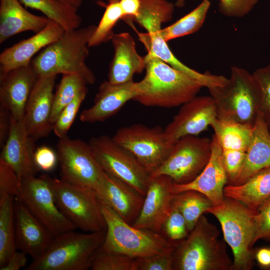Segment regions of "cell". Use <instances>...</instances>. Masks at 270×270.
<instances>
[{"label": "cell", "mask_w": 270, "mask_h": 270, "mask_svg": "<svg viewBox=\"0 0 270 270\" xmlns=\"http://www.w3.org/2000/svg\"><path fill=\"white\" fill-rule=\"evenodd\" d=\"M141 92L134 100L146 106L171 108L196 97L204 85L198 80L148 54Z\"/></svg>", "instance_id": "obj_1"}, {"label": "cell", "mask_w": 270, "mask_h": 270, "mask_svg": "<svg viewBox=\"0 0 270 270\" xmlns=\"http://www.w3.org/2000/svg\"><path fill=\"white\" fill-rule=\"evenodd\" d=\"M96 26L90 25L65 31L57 40L48 46L31 61L38 76L74 74L93 84L96 77L86 63L88 42Z\"/></svg>", "instance_id": "obj_2"}, {"label": "cell", "mask_w": 270, "mask_h": 270, "mask_svg": "<svg viewBox=\"0 0 270 270\" xmlns=\"http://www.w3.org/2000/svg\"><path fill=\"white\" fill-rule=\"evenodd\" d=\"M220 232L202 214L184 239L178 241L172 254V270H232Z\"/></svg>", "instance_id": "obj_3"}, {"label": "cell", "mask_w": 270, "mask_h": 270, "mask_svg": "<svg viewBox=\"0 0 270 270\" xmlns=\"http://www.w3.org/2000/svg\"><path fill=\"white\" fill-rule=\"evenodd\" d=\"M206 212L220 223L224 240L233 253L232 270H251L255 256L252 248L258 226V212L224 196L220 205L212 206Z\"/></svg>", "instance_id": "obj_4"}, {"label": "cell", "mask_w": 270, "mask_h": 270, "mask_svg": "<svg viewBox=\"0 0 270 270\" xmlns=\"http://www.w3.org/2000/svg\"><path fill=\"white\" fill-rule=\"evenodd\" d=\"M106 231L102 250L137 258L162 254L176 246L162 233L138 228L124 220L105 200L100 198Z\"/></svg>", "instance_id": "obj_5"}, {"label": "cell", "mask_w": 270, "mask_h": 270, "mask_svg": "<svg viewBox=\"0 0 270 270\" xmlns=\"http://www.w3.org/2000/svg\"><path fill=\"white\" fill-rule=\"evenodd\" d=\"M208 90L215 101L218 120L254 126L260 113V98L252 74L232 66L224 84Z\"/></svg>", "instance_id": "obj_6"}, {"label": "cell", "mask_w": 270, "mask_h": 270, "mask_svg": "<svg viewBox=\"0 0 270 270\" xmlns=\"http://www.w3.org/2000/svg\"><path fill=\"white\" fill-rule=\"evenodd\" d=\"M70 230L54 237L45 252L26 270H87L102 244L106 231L80 233Z\"/></svg>", "instance_id": "obj_7"}, {"label": "cell", "mask_w": 270, "mask_h": 270, "mask_svg": "<svg viewBox=\"0 0 270 270\" xmlns=\"http://www.w3.org/2000/svg\"><path fill=\"white\" fill-rule=\"evenodd\" d=\"M57 205L77 228L84 232L106 231L100 198L93 190L49 176Z\"/></svg>", "instance_id": "obj_8"}, {"label": "cell", "mask_w": 270, "mask_h": 270, "mask_svg": "<svg viewBox=\"0 0 270 270\" xmlns=\"http://www.w3.org/2000/svg\"><path fill=\"white\" fill-rule=\"evenodd\" d=\"M56 154L62 179L74 185L92 189L102 198L105 172L88 143L66 136L59 138Z\"/></svg>", "instance_id": "obj_9"}, {"label": "cell", "mask_w": 270, "mask_h": 270, "mask_svg": "<svg viewBox=\"0 0 270 270\" xmlns=\"http://www.w3.org/2000/svg\"><path fill=\"white\" fill-rule=\"evenodd\" d=\"M112 138L130 152L150 176L166 159L174 144L167 139L164 128L140 124L122 127Z\"/></svg>", "instance_id": "obj_10"}, {"label": "cell", "mask_w": 270, "mask_h": 270, "mask_svg": "<svg viewBox=\"0 0 270 270\" xmlns=\"http://www.w3.org/2000/svg\"><path fill=\"white\" fill-rule=\"evenodd\" d=\"M212 152V140L196 136L180 138L164 162L150 177L166 175L174 184H182L195 179L208 163Z\"/></svg>", "instance_id": "obj_11"}, {"label": "cell", "mask_w": 270, "mask_h": 270, "mask_svg": "<svg viewBox=\"0 0 270 270\" xmlns=\"http://www.w3.org/2000/svg\"><path fill=\"white\" fill-rule=\"evenodd\" d=\"M88 144L104 172L146 195L150 176L130 152L105 135L91 138Z\"/></svg>", "instance_id": "obj_12"}, {"label": "cell", "mask_w": 270, "mask_h": 270, "mask_svg": "<svg viewBox=\"0 0 270 270\" xmlns=\"http://www.w3.org/2000/svg\"><path fill=\"white\" fill-rule=\"evenodd\" d=\"M17 198L54 237L77 228L58 207L49 176L42 174L21 180Z\"/></svg>", "instance_id": "obj_13"}, {"label": "cell", "mask_w": 270, "mask_h": 270, "mask_svg": "<svg viewBox=\"0 0 270 270\" xmlns=\"http://www.w3.org/2000/svg\"><path fill=\"white\" fill-rule=\"evenodd\" d=\"M214 100L210 96H196L181 106L178 112L164 128L167 139L175 144L186 136H197L217 120Z\"/></svg>", "instance_id": "obj_14"}, {"label": "cell", "mask_w": 270, "mask_h": 270, "mask_svg": "<svg viewBox=\"0 0 270 270\" xmlns=\"http://www.w3.org/2000/svg\"><path fill=\"white\" fill-rule=\"evenodd\" d=\"M56 76H38L28 99L23 120L34 140L46 137L52 131L50 117Z\"/></svg>", "instance_id": "obj_15"}, {"label": "cell", "mask_w": 270, "mask_h": 270, "mask_svg": "<svg viewBox=\"0 0 270 270\" xmlns=\"http://www.w3.org/2000/svg\"><path fill=\"white\" fill-rule=\"evenodd\" d=\"M174 182L168 176L150 177L140 213L131 224L161 233L162 224L172 208Z\"/></svg>", "instance_id": "obj_16"}, {"label": "cell", "mask_w": 270, "mask_h": 270, "mask_svg": "<svg viewBox=\"0 0 270 270\" xmlns=\"http://www.w3.org/2000/svg\"><path fill=\"white\" fill-rule=\"evenodd\" d=\"M34 140L29 136L23 119L18 120L11 116L9 134L0 158L14 170L20 181L36 176L40 170L34 160Z\"/></svg>", "instance_id": "obj_17"}, {"label": "cell", "mask_w": 270, "mask_h": 270, "mask_svg": "<svg viewBox=\"0 0 270 270\" xmlns=\"http://www.w3.org/2000/svg\"><path fill=\"white\" fill-rule=\"evenodd\" d=\"M141 92L140 82L132 80L121 84L104 81L99 86L94 104L82 111L80 120L86 123L102 122L117 113L129 100Z\"/></svg>", "instance_id": "obj_18"}, {"label": "cell", "mask_w": 270, "mask_h": 270, "mask_svg": "<svg viewBox=\"0 0 270 270\" xmlns=\"http://www.w3.org/2000/svg\"><path fill=\"white\" fill-rule=\"evenodd\" d=\"M210 160L200 174L192 182L182 184H173L174 194L195 190L206 196L213 206L220 205L224 200V190L228 178L222 159V148L214 134L212 137Z\"/></svg>", "instance_id": "obj_19"}, {"label": "cell", "mask_w": 270, "mask_h": 270, "mask_svg": "<svg viewBox=\"0 0 270 270\" xmlns=\"http://www.w3.org/2000/svg\"><path fill=\"white\" fill-rule=\"evenodd\" d=\"M38 76L31 63L0 75V103L15 120H21Z\"/></svg>", "instance_id": "obj_20"}, {"label": "cell", "mask_w": 270, "mask_h": 270, "mask_svg": "<svg viewBox=\"0 0 270 270\" xmlns=\"http://www.w3.org/2000/svg\"><path fill=\"white\" fill-rule=\"evenodd\" d=\"M14 212L16 248L35 259L45 252L54 236L24 204L16 198Z\"/></svg>", "instance_id": "obj_21"}, {"label": "cell", "mask_w": 270, "mask_h": 270, "mask_svg": "<svg viewBox=\"0 0 270 270\" xmlns=\"http://www.w3.org/2000/svg\"><path fill=\"white\" fill-rule=\"evenodd\" d=\"M64 32L60 24L50 20L33 36L6 48L0 54V75L30 64L38 52L57 40Z\"/></svg>", "instance_id": "obj_22"}, {"label": "cell", "mask_w": 270, "mask_h": 270, "mask_svg": "<svg viewBox=\"0 0 270 270\" xmlns=\"http://www.w3.org/2000/svg\"><path fill=\"white\" fill-rule=\"evenodd\" d=\"M110 40L114 55L110 66L108 81L121 84L132 80L134 74L141 73L145 69L144 56L138 54L135 42L128 32L114 34Z\"/></svg>", "instance_id": "obj_23"}, {"label": "cell", "mask_w": 270, "mask_h": 270, "mask_svg": "<svg viewBox=\"0 0 270 270\" xmlns=\"http://www.w3.org/2000/svg\"><path fill=\"white\" fill-rule=\"evenodd\" d=\"M145 196L128 184L105 172L102 199L120 217L132 224L138 217Z\"/></svg>", "instance_id": "obj_24"}, {"label": "cell", "mask_w": 270, "mask_h": 270, "mask_svg": "<svg viewBox=\"0 0 270 270\" xmlns=\"http://www.w3.org/2000/svg\"><path fill=\"white\" fill-rule=\"evenodd\" d=\"M50 20L46 16L30 12L19 0H0V44L24 32L37 33L44 28Z\"/></svg>", "instance_id": "obj_25"}, {"label": "cell", "mask_w": 270, "mask_h": 270, "mask_svg": "<svg viewBox=\"0 0 270 270\" xmlns=\"http://www.w3.org/2000/svg\"><path fill=\"white\" fill-rule=\"evenodd\" d=\"M270 166V132L260 113L254 126L252 135L246 151L242 170L235 182L244 183L258 171Z\"/></svg>", "instance_id": "obj_26"}, {"label": "cell", "mask_w": 270, "mask_h": 270, "mask_svg": "<svg viewBox=\"0 0 270 270\" xmlns=\"http://www.w3.org/2000/svg\"><path fill=\"white\" fill-rule=\"evenodd\" d=\"M224 194V196L257 211L270 196V166L258 171L242 184H226Z\"/></svg>", "instance_id": "obj_27"}, {"label": "cell", "mask_w": 270, "mask_h": 270, "mask_svg": "<svg viewBox=\"0 0 270 270\" xmlns=\"http://www.w3.org/2000/svg\"><path fill=\"white\" fill-rule=\"evenodd\" d=\"M26 7L41 12L68 31L79 28L82 18L78 10L62 0H19Z\"/></svg>", "instance_id": "obj_28"}, {"label": "cell", "mask_w": 270, "mask_h": 270, "mask_svg": "<svg viewBox=\"0 0 270 270\" xmlns=\"http://www.w3.org/2000/svg\"><path fill=\"white\" fill-rule=\"evenodd\" d=\"M210 126L222 150L246 151L252 139L254 126L217 118Z\"/></svg>", "instance_id": "obj_29"}, {"label": "cell", "mask_w": 270, "mask_h": 270, "mask_svg": "<svg viewBox=\"0 0 270 270\" xmlns=\"http://www.w3.org/2000/svg\"><path fill=\"white\" fill-rule=\"evenodd\" d=\"M14 202L12 196L0 200V268L16 249Z\"/></svg>", "instance_id": "obj_30"}, {"label": "cell", "mask_w": 270, "mask_h": 270, "mask_svg": "<svg viewBox=\"0 0 270 270\" xmlns=\"http://www.w3.org/2000/svg\"><path fill=\"white\" fill-rule=\"evenodd\" d=\"M172 206L177 209L184 217L190 232L200 218L213 205L202 193L190 190L174 194Z\"/></svg>", "instance_id": "obj_31"}, {"label": "cell", "mask_w": 270, "mask_h": 270, "mask_svg": "<svg viewBox=\"0 0 270 270\" xmlns=\"http://www.w3.org/2000/svg\"><path fill=\"white\" fill-rule=\"evenodd\" d=\"M210 4L208 0H203L190 12L172 24L162 29V35L164 40L168 42L198 31L205 21Z\"/></svg>", "instance_id": "obj_32"}, {"label": "cell", "mask_w": 270, "mask_h": 270, "mask_svg": "<svg viewBox=\"0 0 270 270\" xmlns=\"http://www.w3.org/2000/svg\"><path fill=\"white\" fill-rule=\"evenodd\" d=\"M88 83L82 78L74 74H62L54 94L50 121L52 124L64 108L69 104L78 93L86 88Z\"/></svg>", "instance_id": "obj_33"}, {"label": "cell", "mask_w": 270, "mask_h": 270, "mask_svg": "<svg viewBox=\"0 0 270 270\" xmlns=\"http://www.w3.org/2000/svg\"><path fill=\"white\" fill-rule=\"evenodd\" d=\"M119 0H109L108 3L104 5V12L90 39L88 47L96 46L111 40L114 34V28L123 17Z\"/></svg>", "instance_id": "obj_34"}, {"label": "cell", "mask_w": 270, "mask_h": 270, "mask_svg": "<svg viewBox=\"0 0 270 270\" xmlns=\"http://www.w3.org/2000/svg\"><path fill=\"white\" fill-rule=\"evenodd\" d=\"M92 270H138L136 258L102 250L95 253L92 262Z\"/></svg>", "instance_id": "obj_35"}, {"label": "cell", "mask_w": 270, "mask_h": 270, "mask_svg": "<svg viewBox=\"0 0 270 270\" xmlns=\"http://www.w3.org/2000/svg\"><path fill=\"white\" fill-rule=\"evenodd\" d=\"M87 93L86 87L80 90L73 100L65 106L60 114L52 128V131L59 138L67 136Z\"/></svg>", "instance_id": "obj_36"}, {"label": "cell", "mask_w": 270, "mask_h": 270, "mask_svg": "<svg viewBox=\"0 0 270 270\" xmlns=\"http://www.w3.org/2000/svg\"><path fill=\"white\" fill-rule=\"evenodd\" d=\"M252 75L260 92V113L270 132V64L256 69Z\"/></svg>", "instance_id": "obj_37"}, {"label": "cell", "mask_w": 270, "mask_h": 270, "mask_svg": "<svg viewBox=\"0 0 270 270\" xmlns=\"http://www.w3.org/2000/svg\"><path fill=\"white\" fill-rule=\"evenodd\" d=\"M161 233L172 242L180 241L190 233L184 217L172 206L162 224Z\"/></svg>", "instance_id": "obj_38"}, {"label": "cell", "mask_w": 270, "mask_h": 270, "mask_svg": "<svg viewBox=\"0 0 270 270\" xmlns=\"http://www.w3.org/2000/svg\"><path fill=\"white\" fill-rule=\"evenodd\" d=\"M21 181L14 170L0 158V200L8 196L17 198L20 192Z\"/></svg>", "instance_id": "obj_39"}, {"label": "cell", "mask_w": 270, "mask_h": 270, "mask_svg": "<svg viewBox=\"0 0 270 270\" xmlns=\"http://www.w3.org/2000/svg\"><path fill=\"white\" fill-rule=\"evenodd\" d=\"M222 162L228 178V184H233L242 170L246 151L222 149Z\"/></svg>", "instance_id": "obj_40"}, {"label": "cell", "mask_w": 270, "mask_h": 270, "mask_svg": "<svg viewBox=\"0 0 270 270\" xmlns=\"http://www.w3.org/2000/svg\"><path fill=\"white\" fill-rule=\"evenodd\" d=\"M174 248L162 254L136 258L138 270H172Z\"/></svg>", "instance_id": "obj_41"}, {"label": "cell", "mask_w": 270, "mask_h": 270, "mask_svg": "<svg viewBox=\"0 0 270 270\" xmlns=\"http://www.w3.org/2000/svg\"><path fill=\"white\" fill-rule=\"evenodd\" d=\"M219 10L230 17L242 18L249 13L258 0H219Z\"/></svg>", "instance_id": "obj_42"}, {"label": "cell", "mask_w": 270, "mask_h": 270, "mask_svg": "<svg viewBox=\"0 0 270 270\" xmlns=\"http://www.w3.org/2000/svg\"><path fill=\"white\" fill-rule=\"evenodd\" d=\"M257 212L258 226L254 244L260 239L270 240V196L259 207Z\"/></svg>", "instance_id": "obj_43"}, {"label": "cell", "mask_w": 270, "mask_h": 270, "mask_svg": "<svg viewBox=\"0 0 270 270\" xmlns=\"http://www.w3.org/2000/svg\"><path fill=\"white\" fill-rule=\"evenodd\" d=\"M34 160L40 170L49 172L54 168L58 158L56 152L50 148L43 146L36 148Z\"/></svg>", "instance_id": "obj_44"}, {"label": "cell", "mask_w": 270, "mask_h": 270, "mask_svg": "<svg viewBox=\"0 0 270 270\" xmlns=\"http://www.w3.org/2000/svg\"><path fill=\"white\" fill-rule=\"evenodd\" d=\"M119 2L123 14L122 20L131 25L138 13L140 0H120Z\"/></svg>", "instance_id": "obj_45"}, {"label": "cell", "mask_w": 270, "mask_h": 270, "mask_svg": "<svg viewBox=\"0 0 270 270\" xmlns=\"http://www.w3.org/2000/svg\"><path fill=\"white\" fill-rule=\"evenodd\" d=\"M11 121L9 110L2 106H0V146L2 148L8 137Z\"/></svg>", "instance_id": "obj_46"}, {"label": "cell", "mask_w": 270, "mask_h": 270, "mask_svg": "<svg viewBox=\"0 0 270 270\" xmlns=\"http://www.w3.org/2000/svg\"><path fill=\"white\" fill-rule=\"evenodd\" d=\"M26 254L22 251H15L0 270H19L24 267L28 262Z\"/></svg>", "instance_id": "obj_47"}, {"label": "cell", "mask_w": 270, "mask_h": 270, "mask_svg": "<svg viewBox=\"0 0 270 270\" xmlns=\"http://www.w3.org/2000/svg\"><path fill=\"white\" fill-rule=\"evenodd\" d=\"M255 257L261 266L264 268L270 266V248H260L256 253Z\"/></svg>", "instance_id": "obj_48"}, {"label": "cell", "mask_w": 270, "mask_h": 270, "mask_svg": "<svg viewBox=\"0 0 270 270\" xmlns=\"http://www.w3.org/2000/svg\"><path fill=\"white\" fill-rule=\"evenodd\" d=\"M65 3L69 4L72 7L77 9L80 8L82 4L83 0H62Z\"/></svg>", "instance_id": "obj_49"}, {"label": "cell", "mask_w": 270, "mask_h": 270, "mask_svg": "<svg viewBox=\"0 0 270 270\" xmlns=\"http://www.w3.org/2000/svg\"><path fill=\"white\" fill-rule=\"evenodd\" d=\"M185 0H177L176 6L178 8L183 7L184 6Z\"/></svg>", "instance_id": "obj_50"}]
</instances>
